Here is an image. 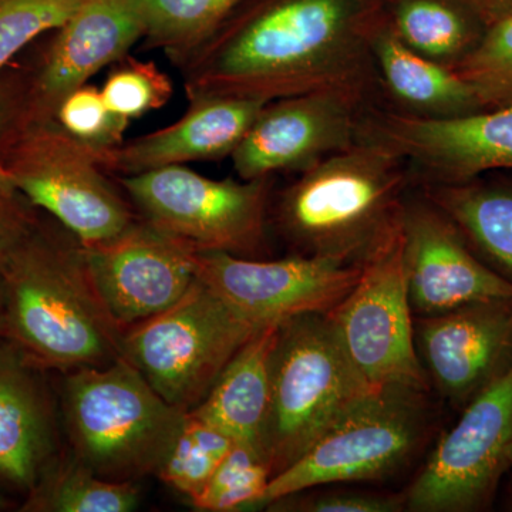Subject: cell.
<instances>
[{"label": "cell", "instance_id": "1", "mask_svg": "<svg viewBox=\"0 0 512 512\" xmlns=\"http://www.w3.org/2000/svg\"><path fill=\"white\" fill-rule=\"evenodd\" d=\"M389 0H244L178 70L188 101L345 93L382 106L373 37Z\"/></svg>", "mask_w": 512, "mask_h": 512}, {"label": "cell", "instance_id": "2", "mask_svg": "<svg viewBox=\"0 0 512 512\" xmlns=\"http://www.w3.org/2000/svg\"><path fill=\"white\" fill-rule=\"evenodd\" d=\"M5 338L42 369L107 366L123 357L124 330L94 288L82 244L59 224H37L0 271Z\"/></svg>", "mask_w": 512, "mask_h": 512}, {"label": "cell", "instance_id": "3", "mask_svg": "<svg viewBox=\"0 0 512 512\" xmlns=\"http://www.w3.org/2000/svg\"><path fill=\"white\" fill-rule=\"evenodd\" d=\"M412 190L403 157L359 138L296 174L278 195L275 221L295 254L365 266L399 237Z\"/></svg>", "mask_w": 512, "mask_h": 512}, {"label": "cell", "instance_id": "4", "mask_svg": "<svg viewBox=\"0 0 512 512\" xmlns=\"http://www.w3.org/2000/svg\"><path fill=\"white\" fill-rule=\"evenodd\" d=\"M63 409L74 458L120 483L156 476L187 416L124 357L69 372Z\"/></svg>", "mask_w": 512, "mask_h": 512}, {"label": "cell", "instance_id": "5", "mask_svg": "<svg viewBox=\"0 0 512 512\" xmlns=\"http://www.w3.org/2000/svg\"><path fill=\"white\" fill-rule=\"evenodd\" d=\"M373 389L349 359L326 313H303L279 323L261 437L272 478Z\"/></svg>", "mask_w": 512, "mask_h": 512}, {"label": "cell", "instance_id": "6", "mask_svg": "<svg viewBox=\"0 0 512 512\" xmlns=\"http://www.w3.org/2000/svg\"><path fill=\"white\" fill-rule=\"evenodd\" d=\"M426 393L376 387L346 410L298 461L269 481L255 510L320 485L384 480L406 466L427 433Z\"/></svg>", "mask_w": 512, "mask_h": 512}, {"label": "cell", "instance_id": "7", "mask_svg": "<svg viewBox=\"0 0 512 512\" xmlns=\"http://www.w3.org/2000/svg\"><path fill=\"white\" fill-rule=\"evenodd\" d=\"M261 328L197 278L171 308L124 330L123 357L163 399L188 413Z\"/></svg>", "mask_w": 512, "mask_h": 512}, {"label": "cell", "instance_id": "8", "mask_svg": "<svg viewBox=\"0 0 512 512\" xmlns=\"http://www.w3.org/2000/svg\"><path fill=\"white\" fill-rule=\"evenodd\" d=\"M0 158L9 184L83 247L119 237L140 218L89 148L56 121L9 131L0 138Z\"/></svg>", "mask_w": 512, "mask_h": 512}, {"label": "cell", "instance_id": "9", "mask_svg": "<svg viewBox=\"0 0 512 512\" xmlns=\"http://www.w3.org/2000/svg\"><path fill=\"white\" fill-rule=\"evenodd\" d=\"M143 220L195 252L259 258L274 177L212 180L185 165L117 177Z\"/></svg>", "mask_w": 512, "mask_h": 512}, {"label": "cell", "instance_id": "10", "mask_svg": "<svg viewBox=\"0 0 512 512\" xmlns=\"http://www.w3.org/2000/svg\"><path fill=\"white\" fill-rule=\"evenodd\" d=\"M511 468L512 366L463 407L404 494V510H484Z\"/></svg>", "mask_w": 512, "mask_h": 512}, {"label": "cell", "instance_id": "11", "mask_svg": "<svg viewBox=\"0 0 512 512\" xmlns=\"http://www.w3.org/2000/svg\"><path fill=\"white\" fill-rule=\"evenodd\" d=\"M326 315L349 359L373 387L429 392V377L414 342L402 232L363 266L355 288Z\"/></svg>", "mask_w": 512, "mask_h": 512}, {"label": "cell", "instance_id": "12", "mask_svg": "<svg viewBox=\"0 0 512 512\" xmlns=\"http://www.w3.org/2000/svg\"><path fill=\"white\" fill-rule=\"evenodd\" d=\"M50 33L22 92L10 103L9 126L0 138L16 128L55 121L70 94L143 40L144 20L138 0H86Z\"/></svg>", "mask_w": 512, "mask_h": 512}, {"label": "cell", "instance_id": "13", "mask_svg": "<svg viewBox=\"0 0 512 512\" xmlns=\"http://www.w3.org/2000/svg\"><path fill=\"white\" fill-rule=\"evenodd\" d=\"M359 138L403 157L414 187L466 183L491 171L512 170V104L447 119L370 107Z\"/></svg>", "mask_w": 512, "mask_h": 512}, {"label": "cell", "instance_id": "14", "mask_svg": "<svg viewBox=\"0 0 512 512\" xmlns=\"http://www.w3.org/2000/svg\"><path fill=\"white\" fill-rule=\"evenodd\" d=\"M363 266L293 254L278 261L195 252V274L258 326L303 313H326L357 284Z\"/></svg>", "mask_w": 512, "mask_h": 512}, {"label": "cell", "instance_id": "15", "mask_svg": "<svg viewBox=\"0 0 512 512\" xmlns=\"http://www.w3.org/2000/svg\"><path fill=\"white\" fill-rule=\"evenodd\" d=\"M366 103L315 92L268 101L232 153L241 180L299 174L359 141Z\"/></svg>", "mask_w": 512, "mask_h": 512}, {"label": "cell", "instance_id": "16", "mask_svg": "<svg viewBox=\"0 0 512 512\" xmlns=\"http://www.w3.org/2000/svg\"><path fill=\"white\" fill-rule=\"evenodd\" d=\"M82 248L94 288L123 330L171 308L197 279L195 251L141 217L119 237Z\"/></svg>", "mask_w": 512, "mask_h": 512}, {"label": "cell", "instance_id": "17", "mask_svg": "<svg viewBox=\"0 0 512 512\" xmlns=\"http://www.w3.org/2000/svg\"><path fill=\"white\" fill-rule=\"evenodd\" d=\"M402 237L407 293L416 318L512 299V281L483 264L453 221L414 187L404 201Z\"/></svg>", "mask_w": 512, "mask_h": 512}, {"label": "cell", "instance_id": "18", "mask_svg": "<svg viewBox=\"0 0 512 512\" xmlns=\"http://www.w3.org/2000/svg\"><path fill=\"white\" fill-rule=\"evenodd\" d=\"M414 342L429 382L463 409L512 366V299L416 318Z\"/></svg>", "mask_w": 512, "mask_h": 512}, {"label": "cell", "instance_id": "19", "mask_svg": "<svg viewBox=\"0 0 512 512\" xmlns=\"http://www.w3.org/2000/svg\"><path fill=\"white\" fill-rule=\"evenodd\" d=\"M183 117L170 126L103 151H90L107 174L147 173L195 161L231 158L265 101L202 97L188 101Z\"/></svg>", "mask_w": 512, "mask_h": 512}, {"label": "cell", "instance_id": "20", "mask_svg": "<svg viewBox=\"0 0 512 512\" xmlns=\"http://www.w3.org/2000/svg\"><path fill=\"white\" fill-rule=\"evenodd\" d=\"M42 367L0 338V478L32 493L55 453V421Z\"/></svg>", "mask_w": 512, "mask_h": 512}, {"label": "cell", "instance_id": "21", "mask_svg": "<svg viewBox=\"0 0 512 512\" xmlns=\"http://www.w3.org/2000/svg\"><path fill=\"white\" fill-rule=\"evenodd\" d=\"M372 52L382 107L423 119L481 111L470 84L456 70L409 49L387 20L373 37Z\"/></svg>", "mask_w": 512, "mask_h": 512}, {"label": "cell", "instance_id": "22", "mask_svg": "<svg viewBox=\"0 0 512 512\" xmlns=\"http://www.w3.org/2000/svg\"><path fill=\"white\" fill-rule=\"evenodd\" d=\"M279 323L259 329L228 363L200 406L188 412L218 427L232 440L251 444L259 451L268 416Z\"/></svg>", "mask_w": 512, "mask_h": 512}, {"label": "cell", "instance_id": "23", "mask_svg": "<svg viewBox=\"0 0 512 512\" xmlns=\"http://www.w3.org/2000/svg\"><path fill=\"white\" fill-rule=\"evenodd\" d=\"M414 188L512 281V185L481 183L474 178L466 183Z\"/></svg>", "mask_w": 512, "mask_h": 512}, {"label": "cell", "instance_id": "24", "mask_svg": "<svg viewBox=\"0 0 512 512\" xmlns=\"http://www.w3.org/2000/svg\"><path fill=\"white\" fill-rule=\"evenodd\" d=\"M387 22L409 49L451 69L485 32L483 23L458 0H389Z\"/></svg>", "mask_w": 512, "mask_h": 512}, {"label": "cell", "instance_id": "25", "mask_svg": "<svg viewBox=\"0 0 512 512\" xmlns=\"http://www.w3.org/2000/svg\"><path fill=\"white\" fill-rule=\"evenodd\" d=\"M242 2L138 0L144 20V47L161 50L178 67Z\"/></svg>", "mask_w": 512, "mask_h": 512}, {"label": "cell", "instance_id": "26", "mask_svg": "<svg viewBox=\"0 0 512 512\" xmlns=\"http://www.w3.org/2000/svg\"><path fill=\"white\" fill-rule=\"evenodd\" d=\"M136 483H120L97 476L74 458L55 471L47 470L29 493L25 510L42 512H128L136 510Z\"/></svg>", "mask_w": 512, "mask_h": 512}, {"label": "cell", "instance_id": "27", "mask_svg": "<svg viewBox=\"0 0 512 512\" xmlns=\"http://www.w3.org/2000/svg\"><path fill=\"white\" fill-rule=\"evenodd\" d=\"M234 443L218 427L187 413L183 429L156 476L194 501L210 483Z\"/></svg>", "mask_w": 512, "mask_h": 512}, {"label": "cell", "instance_id": "28", "mask_svg": "<svg viewBox=\"0 0 512 512\" xmlns=\"http://www.w3.org/2000/svg\"><path fill=\"white\" fill-rule=\"evenodd\" d=\"M271 480V467L261 451L235 441L210 483L191 505L205 512L255 510Z\"/></svg>", "mask_w": 512, "mask_h": 512}, {"label": "cell", "instance_id": "29", "mask_svg": "<svg viewBox=\"0 0 512 512\" xmlns=\"http://www.w3.org/2000/svg\"><path fill=\"white\" fill-rule=\"evenodd\" d=\"M454 70L473 89L481 110L512 104V18L485 29Z\"/></svg>", "mask_w": 512, "mask_h": 512}, {"label": "cell", "instance_id": "30", "mask_svg": "<svg viewBox=\"0 0 512 512\" xmlns=\"http://www.w3.org/2000/svg\"><path fill=\"white\" fill-rule=\"evenodd\" d=\"M100 90L107 107L131 121L163 109L173 99L174 84L156 63L127 55L111 64Z\"/></svg>", "mask_w": 512, "mask_h": 512}, {"label": "cell", "instance_id": "31", "mask_svg": "<svg viewBox=\"0 0 512 512\" xmlns=\"http://www.w3.org/2000/svg\"><path fill=\"white\" fill-rule=\"evenodd\" d=\"M86 0H0V73L37 37L60 28Z\"/></svg>", "mask_w": 512, "mask_h": 512}, {"label": "cell", "instance_id": "32", "mask_svg": "<svg viewBox=\"0 0 512 512\" xmlns=\"http://www.w3.org/2000/svg\"><path fill=\"white\" fill-rule=\"evenodd\" d=\"M56 123L90 151L120 146L130 121L107 107L101 90L87 83L63 101Z\"/></svg>", "mask_w": 512, "mask_h": 512}, {"label": "cell", "instance_id": "33", "mask_svg": "<svg viewBox=\"0 0 512 512\" xmlns=\"http://www.w3.org/2000/svg\"><path fill=\"white\" fill-rule=\"evenodd\" d=\"M299 497L298 503L286 501L293 510L308 512H397L404 510V495L365 493V491H326L311 497ZM288 498V497H286ZM279 503V501H276ZM275 504V503H274ZM272 505V504H271Z\"/></svg>", "mask_w": 512, "mask_h": 512}, {"label": "cell", "instance_id": "34", "mask_svg": "<svg viewBox=\"0 0 512 512\" xmlns=\"http://www.w3.org/2000/svg\"><path fill=\"white\" fill-rule=\"evenodd\" d=\"M30 207L12 185L0 181V271L39 224Z\"/></svg>", "mask_w": 512, "mask_h": 512}, {"label": "cell", "instance_id": "35", "mask_svg": "<svg viewBox=\"0 0 512 512\" xmlns=\"http://www.w3.org/2000/svg\"><path fill=\"white\" fill-rule=\"evenodd\" d=\"M477 16L485 29L512 18V0H458Z\"/></svg>", "mask_w": 512, "mask_h": 512}, {"label": "cell", "instance_id": "36", "mask_svg": "<svg viewBox=\"0 0 512 512\" xmlns=\"http://www.w3.org/2000/svg\"><path fill=\"white\" fill-rule=\"evenodd\" d=\"M5 336V298H3V284L0 278V338Z\"/></svg>", "mask_w": 512, "mask_h": 512}, {"label": "cell", "instance_id": "37", "mask_svg": "<svg viewBox=\"0 0 512 512\" xmlns=\"http://www.w3.org/2000/svg\"><path fill=\"white\" fill-rule=\"evenodd\" d=\"M0 181L9 184L8 175H6L5 167L2 164V158H0Z\"/></svg>", "mask_w": 512, "mask_h": 512}, {"label": "cell", "instance_id": "38", "mask_svg": "<svg viewBox=\"0 0 512 512\" xmlns=\"http://www.w3.org/2000/svg\"><path fill=\"white\" fill-rule=\"evenodd\" d=\"M5 505H6L5 500H3L2 497H0V510H2V508H5Z\"/></svg>", "mask_w": 512, "mask_h": 512}, {"label": "cell", "instance_id": "39", "mask_svg": "<svg viewBox=\"0 0 512 512\" xmlns=\"http://www.w3.org/2000/svg\"><path fill=\"white\" fill-rule=\"evenodd\" d=\"M511 510H512V505H511Z\"/></svg>", "mask_w": 512, "mask_h": 512}]
</instances>
